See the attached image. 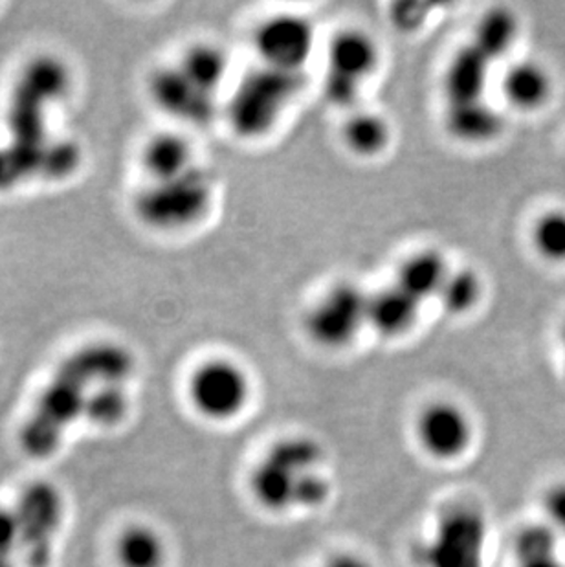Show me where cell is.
I'll return each mask as SVG.
<instances>
[{"label": "cell", "mask_w": 565, "mask_h": 567, "mask_svg": "<svg viewBox=\"0 0 565 567\" xmlns=\"http://www.w3.org/2000/svg\"><path fill=\"white\" fill-rule=\"evenodd\" d=\"M11 166H13V161L8 162L6 161V155L0 156V184H6L8 183V181H10V178L6 177V175H8V172H6V169H8V167Z\"/></svg>", "instance_id": "33"}, {"label": "cell", "mask_w": 565, "mask_h": 567, "mask_svg": "<svg viewBox=\"0 0 565 567\" xmlns=\"http://www.w3.org/2000/svg\"><path fill=\"white\" fill-rule=\"evenodd\" d=\"M59 370L92 390L97 385L125 384L133 375L134 359L116 343H91L64 360Z\"/></svg>", "instance_id": "11"}, {"label": "cell", "mask_w": 565, "mask_h": 567, "mask_svg": "<svg viewBox=\"0 0 565 567\" xmlns=\"http://www.w3.org/2000/svg\"><path fill=\"white\" fill-rule=\"evenodd\" d=\"M446 131L464 144H489L502 136L505 120L486 100L446 105Z\"/></svg>", "instance_id": "18"}, {"label": "cell", "mask_w": 565, "mask_h": 567, "mask_svg": "<svg viewBox=\"0 0 565 567\" xmlns=\"http://www.w3.org/2000/svg\"><path fill=\"white\" fill-rule=\"evenodd\" d=\"M450 272L452 268L446 257L438 250L427 248V250L411 254L400 262L396 285L424 306L432 298L438 300L439 292L443 289Z\"/></svg>", "instance_id": "17"}, {"label": "cell", "mask_w": 565, "mask_h": 567, "mask_svg": "<svg viewBox=\"0 0 565 567\" xmlns=\"http://www.w3.org/2000/svg\"><path fill=\"white\" fill-rule=\"evenodd\" d=\"M542 519L555 530L556 535L565 536V480L551 483L540 498Z\"/></svg>", "instance_id": "28"}, {"label": "cell", "mask_w": 565, "mask_h": 567, "mask_svg": "<svg viewBox=\"0 0 565 567\" xmlns=\"http://www.w3.org/2000/svg\"><path fill=\"white\" fill-rule=\"evenodd\" d=\"M178 69L193 85L215 96L228 74L229 61L225 50L212 43H197L184 52Z\"/></svg>", "instance_id": "22"}, {"label": "cell", "mask_w": 565, "mask_h": 567, "mask_svg": "<svg viewBox=\"0 0 565 567\" xmlns=\"http://www.w3.org/2000/svg\"><path fill=\"white\" fill-rule=\"evenodd\" d=\"M368 292L358 285L349 281L335 285L305 316V331L320 348L329 351L349 348L363 327H368Z\"/></svg>", "instance_id": "6"}, {"label": "cell", "mask_w": 565, "mask_h": 567, "mask_svg": "<svg viewBox=\"0 0 565 567\" xmlns=\"http://www.w3.org/2000/svg\"><path fill=\"white\" fill-rule=\"evenodd\" d=\"M315 567H377L371 558L366 557L363 553L352 551V549H340L327 555L321 563Z\"/></svg>", "instance_id": "30"}, {"label": "cell", "mask_w": 565, "mask_h": 567, "mask_svg": "<svg viewBox=\"0 0 565 567\" xmlns=\"http://www.w3.org/2000/svg\"><path fill=\"white\" fill-rule=\"evenodd\" d=\"M347 150L362 158L384 153L391 142V127L384 116L368 111H355L341 128Z\"/></svg>", "instance_id": "23"}, {"label": "cell", "mask_w": 565, "mask_h": 567, "mask_svg": "<svg viewBox=\"0 0 565 567\" xmlns=\"http://www.w3.org/2000/svg\"><path fill=\"white\" fill-rule=\"evenodd\" d=\"M214 178L203 167H193L182 177L151 183L140 192L134 209L150 228L178 231L198 225L214 203Z\"/></svg>", "instance_id": "4"}, {"label": "cell", "mask_w": 565, "mask_h": 567, "mask_svg": "<svg viewBox=\"0 0 565 567\" xmlns=\"http://www.w3.org/2000/svg\"><path fill=\"white\" fill-rule=\"evenodd\" d=\"M502 96L517 113H538L555 94V80L540 61L520 60L508 64L502 75Z\"/></svg>", "instance_id": "12"}, {"label": "cell", "mask_w": 565, "mask_h": 567, "mask_svg": "<svg viewBox=\"0 0 565 567\" xmlns=\"http://www.w3.org/2000/svg\"><path fill=\"white\" fill-rule=\"evenodd\" d=\"M491 519L472 499L444 505L415 542L419 567H489Z\"/></svg>", "instance_id": "2"}, {"label": "cell", "mask_w": 565, "mask_h": 567, "mask_svg": "<svg viewBox=\"0 0 565 567\" xmlns=\"http://www.w3.org/2000/svg\"><path fill=\"white\" fill-rule=\"evenodd\" d=\"M421 8V4H417L413 13H405L404 6H397L391 17H393V22H396V27L399 28V32H408V30H417V28L421 27L424 19H427L424 13H419Z\"/></svg>", "instance_id": "31"}, {"label": "cell", "mask_w": 565, "mask_h": 567, "mask_svg": "<svg viewBox=\"0 0 565 567\" xmlns=\"http://www.w3.org/2000/svg\"><path fill=\"white\" fill-rule=\"evenodd\" d=\"M491 66V61L474 44H464L463 49H459L444 70L443 91L446 105L485 100Z\"/></svg>", "instance_id": "13"}, {"label": "cell", "mask_w": 565, "mask_h": 567, "mask_svg": "<svg viewBox=\"0 0 565 567\" xmlns=\"http://www.w3.org/2000/svg\"><path fill=\"white\" fill-rule=\"evenodd\" d=\"M520 38V17L508 8H492L475 24L472 44L491 63L503 60Z\"/></svg>", "instance_id": "21"}, {"label": "cell", "mask_w": 565, "mask_h": 567, "mask_svg": "<svg viewBox=\"0 0 565 567\" xmlns=\"http://www.w3.org/2000/svg\"><path fill=\"white\" fill-rule=\"evenodd\" d=\"M562 546H564V553H565V536L562 538Z\"/></svg>", "instance_id": "35"}, {"label": "cell", "mask_w": 565, "mask_h": 567, "mask_svg": "<svg viewBox=\"0 0 565 567\" xmlns=\"http://www.w3.org/2000/svg\"><path fill=\"white\" fill-rule=\"evenodd\" d=\"M421 301L397 287L374 290L368 300V327L384 338H400L417 326L421 316Z\"/></svg>", "instance_id": "14"}, {"label": "cell", "mask_w": 565, "mask_h": 567, "mask_svg": "<svg viewBox=\"0 0 565 567\" xmlns=\"http://www.w3.org/2000/svg\"><path fill=\"white\" fill-rule=\"evenodd\" d=\"M142 166L150 175L151 183H164L182 177L193 167V147L186 136L178 133H161L151 136L142 151Z\"/></svg>", "instance_id": "19"}, {"label": "cell", "mask_w": 565, "mask_h": 567, "mask_svg": "<svg viewBox=\"0 0 565 567\" xmlns=\"http://www.w3.org/2000/svg\"><path fill=\"white\" fill-rule=\"evenodd\" d=\"M528 241L542 261L551 267H565V208L555 206L536 215Z\"/></svg>", "instance_id": "24"}, {"label": "cell", "mask_w": 565, "mask_h": 567, "mask_svg": "<svg viewBox=\"0 0 565 567\" xmlns=\"http://www.w3.org/2000/svg\"><path fill=\"white\" fill-rule=\"evenodd\" d=\"M0 567H13V566H11V560H2V558H0Z\"/></svg>", "instance_id": "34"}, {"label": "cell", "mask_w": 565, "mask_h": 567, "mask_svg": "<svg viewBox=\"0 0 565 567\" xmlns=\"http://www.w3.org/2000/svg\"><path fill=\"white\" fill-rule=\"evenodd\" d=\"M483 298V279L472 268H458L450 272L439 292L438 300L444 312L464 316L474 311Z\"/></svg>", "instance_id": "26"}, {"label": "cell", "mask_w": 565, "mask_h": 567, "mask_svg": "<svg viewBox=\"0 0 565 567\" xmlns=\"http://www.w3.org/2000/svg\"><path fill=\"white\" fill-rule=\"evenodd\" d=\"M150 94L156 107L187 124H206L214 118L215 96L193 85L178 64L151 74Z\"/></svg>", "instance_id": "10"}, {"label": "cell", "mask_w": 565, "mask_h": 567, "mask_svg": "<svg viewBox=\"0 0 565 567\" xmlns=\"http://www.w3.org/2000/svg\"><path fill=\"white\" fill-rule=\"evenodd\" d=\"M511 553L514 567H565L561 536L544 519L517 527Z\"/></svg>", "instance_id": "20"}, {"label": "cell", "mask_w": 565, "mask_h": 567, "mask_svg": "<svg viewBox=\"0 0 565 567\" xmlns=\"http://www.w3.org/2000/svg\"><path fill=\"white\" fill-rule=\"evenodd\" d=\"M304 85V72L263 66L237 86L228 105L229 124L245 138L265 136L276 127Z\"/></svg>", "instance_id": "3"}, {"label": "cell", "mask_w": 565, "mask_h": 567, "mask_svg": "<svg viewBox=\"0 0 565 567\" xmlns=\"http://www.w3.org/2000/svg\"><path fill=\"white\" fill-rule=\"evenodd\" d=\"M362 85V81L352 80L347 75L327 70L326 80H323V96H326L327 102L331 103L332 107L349 111L360 102Z\"/></svg>", "instance_id": "27"}, {"label": "cell", "mask_w": 565, "mask_h": 567, "mask_svg": "<svg viewBox=\"0 0 565 567\" xmlns=\"http://www.w3.org/2000/svg\"><path fill=\"white\" fill-rule=\"evenodd\" d=\"M189 406L206 423L228 424L245 415L254 384L243 365L228 359H209L189 373L186 384Z\"/></svg>", "instance_id": "5"}, {"label": "cell", "mask_w": 565, "mask_h": 567, "mask_svg": "<svg viewBox=\"0 0 565 567\" xmlns=\"http://www.w3.org/2000/svg\"><path fill=\"white\" fill-rule=\"evenodd\" d=\"M380 63V49L368 32L358 28H346L332 38L327 50V70L366 81Z\"/></svg>", "instance_id": "15"}, {"label": "cell", "mask_w": 565, "mask_h": 567, "mask_svg": "<svg viewBox=\"0 0 565 567\" xmlns=\"http://www.w3.org/2000/svg\"><path fill=\"white\" fill-rule=\"evenodd\" d=\"M21 547L35 567L49 564L55 535L63 522L64 502L54 483L35 482L19 496L16 507Z\"/></svg>", "instance_id": "8"}, {"label": "cell", "mask_w": 565, "mask_h": 567, "mask_svg": "<svg viewBox=\"0 0 565 567\" xmlns=\"http://www.w3.org/2000/svg\"><path fill=\"white\" fill-rule=\"evenodd\" d=\"M413 434L428 460L438 465H455L474 449L475 423L466 408L439 399L417 413Z\"/></svg>", "instance_id": "7"}, {"label": "cell", "mask_w": 565, "mask_h": 567, "mask_svg": "<svg viewBox=\"0 0 565 567\" xmlns=\"http://www.w3.org/2000/svg\"><path fill=\"white\" fill-rule=\"evenodd\" d=\"M251 504L274 518L315 514L335 496L329 454L312 435L290 434L268 444L246 474Z\"/></svg>", "instance_id": "1"}, {"label": "cell", "mask_w": 565, "mask_h": 567, "mask_svg": "<svg viewBox=\"0 0 565 567\" xmlns=\"http://www.w3.org/2000/svg\"><path fill=\"white\" fill-rule=\"evenodd\" d=\"M131 396L125 384H105L92 388L86 393L83 421L94 429H114L127 419Z\"/></svg>", "instance_id": "25"}, {"label": "cell", "mask_w": 565, "mask_h": 567, "mask_svg": "<svg viewBox=\"0 0 565 567\" xmlns=\"http://www.w3.org/2000/svg\"><path fill=\"white\" fill-rule=\"evenodd\" d=\"M113 555L117 567H166L170 546L155 525L134 522L117 533Z\"/></svg>", "instance_id": "16"}, {"label": "cell", "mask_w": 565, "mask_h": 567, "mask_svg": "<svg viewBox=\"0 0 565 567\" xmlns=\"http://www.w3.org/2000/svg\"><path fill=\"white\" fill-rule=\"evenodd\" d=\"M21 547V527L16 508L0 507V558L11 560V555Z\"/></svg>", "instance_id": "29"}, {"label": "cell", "mask_w": 565, "mask_h": 567, "mask_svg": "<svg viewBox=\"0 0 565 567\" xmlns=\"http://www.w3.org/2000/svg\"><path fill=\"white\" fill-rule=\"evenodd\" d=\"M315 28L307 19L294 13H279L259 24L254 44L265 63L263 66L304 72L315 50Z\"/></svg>", "instance_id": "9"}, {"label": "cell", "mask_w": 565, "mask_h": 567, "mask_svg": "<svg viewBox=\"0 0 565 567\" xmlns=\"http://www.w3.org/2000/svg\"><path fill=\"white\" fill-rule=\"evenodd\" d=\"M558 343H561V371L562 379L565 382V321L561 329V337H558Z\"/></svg>", "instance_id": "32"}]
</instances>
